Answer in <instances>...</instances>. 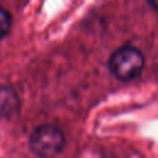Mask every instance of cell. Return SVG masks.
I'll return each instance as SVG.
<instances>
[{"label": "cell", "mask_w": 158, "mask_h": 158, "mask_svg": "<svg viewBox=\"0 0 158 158\" xmlns=\"http://www.w3.org/2000/svg\"><path fill=\"white\" fill-rule=\"evenodd\" d=\"M32 153L40 158H54L65 146V136L57 126L44 123L37 126L28 137Z\"/></svg>", "instance_id": "obj_2"}, {"label": "cell", "mask_w": 158, "mask_h": 158, "mask_svg": "<svg viewBox=\"0 0 158 158\" xmlns=\"http://www.w3.org/2000/svg\"><path fill=\"white\" fill-rule=\"evenodd\" d=\"M107 68L117 80L131 81L141 75L144 68V56L133 46H122L111 53Z\"/></svg>", "instance_id": "obj_1"}, {"label": "cell", "mask_w": 158, "mask_h": 158, "mask_svg": "<svg viewBox=\"0 0 158 158\" xmlns=\"http://www.w3.org/2000/svg\"><path fill=\"white\" fill-rule=\"evenodd\" d=\"M20 109V99L15 89L10 85H2L1 88V116L2 118L10 120L14 117Z\"/></svg>", "instance_id": "obj_3"}, {"label": "cell", "mask_w": 158, "mask_h": 158, "mask_svg": "<svg viewBox=\"0 0 158 158\" xmlns=\"http://www.w3.org/2000/svg\"><path fill=\"white\" fill-rule=\"evenodd\" d=\"M11 15L2 7L1 9V15H0V32H1V38H5L7 33L10 32L11 28Z\"/></svg>", "instance_id": "obj_4"}, {"label": "cell", "mask_w": 158, "mask_h": 158, "mask_svg": "<svg viewBox=\"0 0 158 158\" xmlns=\"http://www.w3.org/2000/svg\"><path fill=\"white\" fill-rule=\"evenodd\" d=\"M147 2L156 10H158V0H147Z\"/></svg>", "instance_id": "obj_5"}]
</instances>
